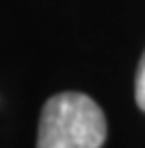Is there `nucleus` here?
Returning <instances> with one entry per match:
<instances>
[{
    "label": "nucleus",
    "instance_id": "f257e3e1",
    "mask_svg": "<svg viewBox=\"0 0 145 148\" xmlns=\"http://www.w3.org/2000/svg\"><path fill=\"white\" fill-rule=\"evenodd\" d=\"M104 139L106 118L93 98L65 92L43 105L37 148H100Z\"/></svg>",
    "mask_w": 145,
    "mask_h": 148
},
{
    "label": "nucleus",
    "instance_id": "f03ea898",
    "mask_svg": "<svg viewBox=\"0 0 145 148\" xmlns=\"http://www.w3.org/2000/svg\"><path fill=\"white\" fill-rule=\"evenodd\" d=\"M134 96L136 105L145 111V52L139 61V70H136V85H134Z\"/></svg>",
    "mask_w": 145,
    "mask_h": 148
}]
</instances>
